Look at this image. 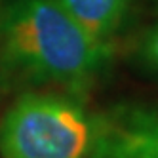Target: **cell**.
Listing matches in <instances>:
<instances>
[{
    "label": "cell",
    "mask_w": 158,
    "mask_h": 158,
    "mask_svg": "<svg viewBox=\"0 0 158 158\" xmlns=\"http://www.w3.org/2000/svg\"><path fill=\"white\" fill-rule=\"evenodd\" d=\"M110 44L86 32L52 0H15L0 15V71L6 80L53 84L71 95L92 86Z\"/></svg>",
    "instance_id": "6da1fadb"
},
{
    "label": "cell",
    "mask_w": 158,
    "mask_h": 158,
    "mask_svg": "<svg viewBox=\"0 0 158 158\" xmlns=\"http://www.w3.org/2000/svg\"><path fill=\"white\" fill-rule=\"evenodd\" d=\"M92 116L74 95L27 92L0 120L2 158H89Z\"/></svg>",
    "instance_id": "7a4b0ae2"
},
{
    "label": "cell",
    "mask_w": 158,
    "mask_h": 158,
    "mask_svg": "<svg viewBox=\"0 0 158 158\" xmlns=\"http://www.w3.org/2000/svg\"><path fill=\"white\" fill-rule=\"evenodd\" d=\"M89 158H158V105H116L94 114Z\"/></svg>",
    "instance_id": "3957f363"
},
{
    "label": "cell",
    "mask_w": 158,
    "mask_h": 158,
    "mask_svg": "<svg viewBox=\"0 0 158 158\" xmlns=\"http://www.w3.org/2000/svg\"><path fill=\"white\" fill-rule=\"evenodd\" d=\"M94 38L110 44L122 29L133 0H52Z\"/></svg>",
    "instance_id": "277c9868"
},
{
    "label": "cell",
    "mask_w": 158,
    "mask_h": 158,
    "mask_svg": "<svg viewBox=\"0 0 158 158\" xmlns=\"http://www.w3.org/2000/svg\"><path fill=\"white\" fill-rule=\"evenodd\" d=\"M139 55L151 69L158 71V23L145 32L139 46Z\"/></svg>",
    "instance_id": "5b68a950"
}]
</instances>
